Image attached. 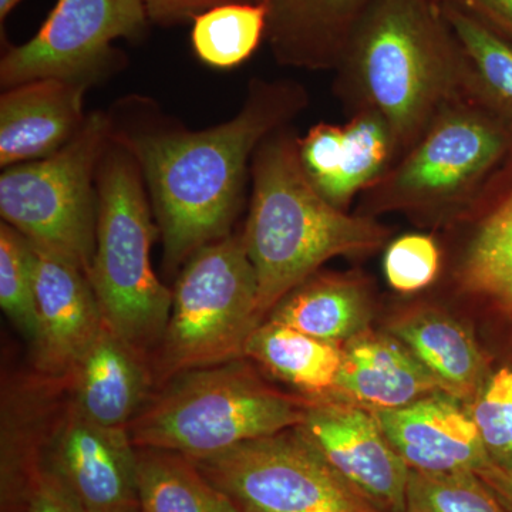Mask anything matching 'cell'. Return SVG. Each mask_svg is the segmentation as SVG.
Instances as JSON below:
<instances>
[{
    "mask_svg": "<svg viewBox=\"0 0 512 512\" xmlns=\"http://www.w3.org/2000/svg\"><path fill=\"white\" fill-rule=\"evenodd\" d=\"M138 495L144 512H241L190 458L137 448Z\"/></svg>",
    "mask_w": 512,
    "mask_h": 512,
    "instance_id": "obj_24",
    "label": "cell"
},
{
    "mask_svg": "<svg viewBox=\"0 0 512 512\" xmlns=\"http://www.w3.org/2000/svg\"><path fill=\"white\" fill-rule=\"evenodd\" d=\"M389 333L426 367L444 392L474 400L485 383V360L470 330L450 313L421 306L400 313Z\"/></svg>",
    "mask_w": 512,
    "mask_h": 512,
    "instance_id": "obj_21",
    "label": "cell"
},
{
    "mask_svg": "<svg viewBox=\"0 0 512 512\" xmlns=\"http://www.w3.org/2000/svg\"><path fill=\"white\" fill-rule=\"evenodd\" d=\"M244 357L299 390L305 399L316 400L332 396L343 346L265 319L249 338Z\"/></svg>",
    "mask_w": 512,
    "mask_h": 512,
    "instance_id": "obj_23",
    "label": "cell"
},
{
    "mask_svg": "<svg viewBox=\"0 0 512 512\" xmlns=\"http://www.w3.org/2000/svg\"><path fill=\"white\" fill-rule=\"evenodd\" d=\"M437 3L460 47L467 96L512 116V43L463 10Z\"/></svg>",
    "mask_w": 512,
    "mask_h": 512,
    "instance_id": "obj_25",
    "label": "cell"
},
{
    "mask_svg": "<svg viewBox=\"0 0 512 512\" xmlns=\"http://www.w3.org/2000/svg\"><path fill=\"white\" fill-rule=\"evenodd\" d=\"M477 474L483 478L484 483L490 487L498 501L504 505L505 510L512 512V470H505L491 464Z\"/></svg>",
    "mask_w": 512,
    "mask_h": 512,
    "instance_id": "obj_35",
    "label": "cell"
},
{
    "mask_svg": "<svg viewBox=\"0 0 512 512\" xmlns=\"http://www.w3.org/2000/svg\"><path fill=\"white\" fill-rule=\"evenodd\" d=\"M295 429L369 503L382 512H404L410 470L375 412L336 397L309 400Z\"/></svg>",
    "mask_w": 512,
    "mask_h": 512,
    "instance_id": "obj_11",
    "label": "cell"
},
{
    "mask_svg": "<svg viewBox=\"0 0 512 512\" xmlns=\"http://www.w3.org/2000/svg\"><path fill=\"white\" fill-rule=\"evenodd\" d=\"M191 461L241 512H382L296 429Z\"/></svg>",
    "mask_w": 512,
    "mask_h": 512,
    "instance_id": "obj_9",
    "label": "cell"
},
{
    "mask_svg": "<svg viewBox=\"0 0 512 512\" xmlns=\"http://www.w3.org/2000/svg\"><path fill=\"white\" fill-rule=\"evenodd\" d=\"M83 84L37 79L3 90L0 97V165L42 160L57 153L82 130Z\"/></svg>",
    "mask_w": 512,
    "mask_h": 512,
    "instance_id": "obj_18",
    "label": "cell"
},
{
    "mask_svg": "<svg viewBox=\"0 0 512 512\" xmlns=\"http://www.w3.org/2000/svg\"><path fill=\"white\" fill-rule=\"evenodd\" d=\"M303 173L333 207L346 211L397 161L389 126L375 111L357 110L348 123H320L298 141Z\"/></svg>",
    "mask_w": 512,
    "mask_h": 512,
    "instance_id": "obj_13",
    "label": "cell"
},
{
    "mask_svg": "<svg viewBox=\"0 0 512 512\" xmlns=\"http://www.w3.org/2000/svg\"><path fill=\"white\" fill-rule=\"evenodd\" d=\"M67 400L66 377L32 373L3 386L0 507L25 512L47 440Z\"/></svg>",
    "mask_w": 512,
    "mask_h": 512,
    "instance_id": "obj_16",
    "label": "cell"
},
{
    "mask_svg": "<svg viewBox=\"0 0 512 512\" xmlns=\"http://www.w3.org/2000/svg\"><path fill=\"white\" fill-rule=\"evenodd\" d=\"M306 103L299 84L254 80L237 116L207 130L171 123L154 103L138 97L107 111L111 140L137 161L143 174L168 272L232 234L256 148L288 126Z\"/></svg>",
    "mask_w": 512,
    "mask_h": 512,
    "instance_id": "obj_1",
    "label": "cell"
},
{
    "mask_svg": "<svg viewBox=\"0 0 512 512\" xmlns=\"http://www.w3.org/2000/svg\"><path fill=\"white\" fill-rule=\"evenodd\" d=\"M36 266V249L29 238L2 221L0 306L30 346L37 333Z\"/></svg>",
    "mask_w": 512,
    "mask_h": 512,
    "instance_id": "obj_28",
    "label": "cell"
},
{
    "mask_svg": "<svg viewBox=\"0 0 512 512\" xmlns=\"http://www.w3.org/2000/svg\"><path fill=\"white\" fill-rule=\"evenodd\" d=\"M387 284L400 293H414L436 281L441 251L436 239L426 234H406L394 239L383 259Z\"/></svg>",
    "mask_w": 512,
    "mask_h": 512,
    "instance_id": "obj_31",
    "label": "cell"
},
{
    "mask_svg": "<svg viewBox=\"0 0 512 512\" xmlns=\"http://www.w3.org/2000/svg\"><path fill=\"white\" fill-rule=\"evenodd\" d=\"M64 377L70 406L110 429H127L156 384L148 357L107 323Z\"/></svg>",
    "mask_w": 512,
    "mask_h": 512,
    "instance_id": "obj_17",
    "label": "cell"
},
{
    "mask_svg": "<svg viewBox=\"0 0 512 512\" xmlns=\"http://www.w3.org/2000/svg\"><path fill=\"white\" fill-rule=\"evenodd\" d=\"M291 127L262 140L252 158V197L244 239L258 281L259 313L336 256L376 251L389 231L373 217L349 215L329 204L309 183Z\"/></svg>",
    "mask_w": 512,
    "mask_h": 512,
    "instance_id": "obj_3",
    "label": "cell"
},
{
    "mask_svg": "<svg viewBox=\"0 0 512 512\" xmlns=\"http://www.w3.org/2000/svg\"><path fill=\"white\" fill-rule=\"evenodd\" d=\"M25 512H90L70 488L45 467L37 474Z\"/></svg>",
    "mask_w": 512,
    "mask_h": 512,
    "instance_id": "obj_32",
    "label": "cell"
},
{
    "mask_svg": "<svg viewBox=\"0 0 512 512\" xmlns=\"http://www.w3.org/2000/svg\"><path fill=\"white\" fill-rule=\"evenodd\" d=\"M43 467L90 512L140 507L137 447L127 429H110L86 419L69 399L47 440Z\"/></svg>",
    "mask_w": 512,
    "mask_h": 512,
    "instance_id": "obj_12",
    "label": "cell"
},
{
    "mask_svg": "<svg viewBox=\"0 0 512 512\" xmlns=\"http://www.w3.org/2000/svg\"><path fill=\"white\" fill-rule=\"evenodd\" d=\"M126 512H144V511H143V508H141V505H140V507L133 508V510H128Z\"/></svg>",
    "mask_w": 512,
    "mask_h": 512,
    "instance_id": "obj_37",
    "label": "cell"
},
{
    "mask_svg": "<svg viewBox=\"0 0 512 512\" xmlns=\"http://www.w3.org/2000/svg\"><path fill=\"white\" fill-rule=\"evenodd\" d=\"M262 322L258 281L242 234L205 245L185 262L175 282L170 318L151 360L156 384L242 359Z\"/></svg>",
    "mask_w": 512,
    "mask_h": 512,
    "instance_id": "obj_6",
    "label": "cell"
},
{
    "mask_svg": "<svg viewBox=\"0 0 512 512\" xmlns=\"http://www.w3.org/2000/svg\"><path fill=\"white\" fill-rule=\"evenodd\" d=\"M150 22L160 26L180 25L205 10L235 0H143ZM252 2V0H251Z\"/></svg>",
    "mask_w": 512,
    "mask_h": 512,
    "instance_id": "obj_34",
    "label": "cell"
},
{
    "mask_svg": "<svg viewBox=\"0 0 512 512\" xmlns=\"http://www.w3.org/2000/svg\"><path fill=\"white\" fill-rule=\"evenodd\" d=\"M404 512H508L476 471H409Z\"/></svg>",
    "mask_w": 512,
    "mask_h": 512,
    "instance_id": "obj_29",
    "label": "cell"
},
{
    "mask_svg": "<svg viewBox=\"0 0 512 512\" xmlns=\"http://www.w3.org/2000/svg\"><path fill=\"white\" fill-rule=\"evenodd\" d=\"M458 274L464 288L512 309V198L477 229Z\"/></svg>",
    "mask_w": 512,
    "mask_h": 512,
    "instance_id": "obj_27",
    "label": "cell"
},
{
    "mask_svg": "<svg viewBox=\"0 0 512 512\" xmlns=\"http://www.w3.org/2000/svg\"><path fill=\"white\" fill-rule=\"evenodd\" d=\"M96 248L89 279L104 320L134 349L150 357L170 318L173 289L151 265L157 234L137 161L110 138L97 170Z\"/></svg>",
    "mask_w": 512,
    "mask_h": 512,
    "instance_id": "obj_5",
    "label": "cell"
},
{
    "mask_svg": "<svg viewBox=\"0 0 512 512\" xmlns=\"http://www.w3.org/2000/svg\"><path fill=\"white\" fill-rule=\"evenodd\" d=\"M308 403L269 386L242 357L171 377L127 431L137 448L198 460L295 429Z\"/></svg>",
    "mask_w": 512,
    "mask_h": 512,
    "instance_id": "obj_4",
    "label": "cell"
},
{
    "mask_svg": "<svg viewBox=\"0 0 512 512\" xmlns=\"http://www.w3.org/2000/svg\"><path fill=\"white\" fill-rule=\"evenodd\" d=\"M148 19L143 0H57L35 36L9 46L0 60L2 89L37 79L90 86L119 69L117 39H140Z\"/></svg>",
    "mask_w": 512,
    "mask_h": 512,
    "instance_id": "obj_10",
    "label": "cell"
},
{
    "mask_svg": "<svg viewBox=\"0 0 512 512\" xmlns=\"http://www.w3.org/2000/svg\"><path fill=\"white\" fill-rule=\"evenodd\" d=\"M504 131L470 97L451 101L423 136L366 190L362 214L404 211L429 220L466 212L485 177L504 156Z\"/></svg>",
    "mask_w": 512,
    "mask_h": 512,
    "instance_id": "obj_8",
    "label": "cell"
},
{
    "mask_svg": "<svg viewBox=\"0 0 512 512\" xmlns=\"http://www.w3.org/2000/svg\"><path fill=\"white\" fill-rule=\"evenodd\" d=\"M372 318V296L362 279L316 272L286 293L266 319L345 345L367 332Z\"/></svg>",
    "mask_w": 512,
    "mask_h": 512,
    "instance_id": "obj_22",
    "label": "cell"
},
{
    "mask_svg": "<svg viewBox=\"0 0 512 512\" xmlns=\"http://www.w3.org/2000/svg\"><path fill=\"white\" fill-rule=\"evenodd\" d=\"M463 10L512 42V0H437Z\"/></svg>",
    "mask_w": 512,
    "mask_h": 512,
    "instance_id": "obj_33",
    "label": "cell"
},
{
    "mask_svg": "<svg viewBox=\"0 0 512 512\" xmlns=\"http://www.w3.org/2000/svg\"><path fill=\"white\" fill-rule=\"evenodd\" d=\"M264 2L235 0L205 10L192 20L195 56L214 69H234L247 62L266 37Z\"/></svg>",
    "mask_w": 512,
    "mask_h": 512,
    "instance_id": "obj_26",
    "label": "cell"
},
{
    "mask_svg": "<svg viewBox=\"0 0 512 512\" xmlns=\"http://www.w3.org/2000/svg\"><path fill=\"white\" fill-rule=\"evenodd\" d=\"M109 143V113L93 111L57 153L0 175L2 221L87 275L96 248L97 170Z\"/></svg>",
    "mask_w": 512,
    "mask_h": 512,
    "instance_id": "obj_7",
    "label": "cell"
},
{
    "mask_svg": "<svg viewBox=\"0 0 512 512\" xmlns=\"http://www.w3.org/2000/svg\"><path fill=\"white\" fill-rule=\"evenodd\" d=\"M342 346V369L330 397L379 412L444 392L429 370L389 332L369 329Z\"/></svg>",
    "mask_w": 512,
    "mask_h": 512,
    "instance_id": "obj_19",
    "label": "cell"
},
{
    "mask_svg": "<svg viewBox=\"0 0 512 512\" xmlns=\"http://www.w3.org/2000/svg\"><path fill=\"white\" fill-rule=\"evenodd\" d=\"M336 70L356 109L389 126L397 160L447 104L468 97L460 47L437 0H375Z\"/></svg>",
    "mask_w": 512,
    "mask_h": 512,
    "instance_id": "obj_2",
    "label": "cell"
},
{
    "mask_svg": "<svg viewBox=\"0 0 512 512\" xmlns=\"http://www.w3.org/2000/svg\"><path fill=\"white\" fill-rule=\"evenodd\" d=\"M275 59L308 70L338 69L353 33L375 0H259Z\"/></svg>",
    "mask_w": 512,
    "mask_h": 512,
    "instance_id": "obj_20",
    "label": "cell"
},
{
    "mask_svg": "<svg viewBox=\"0 0 512 512\" xmlns=\"http://www.w3.org/2000/svg\"><path fill=\"white\" fill-rule=\"evenodd\" d=\"M252 2H259V0H252Z\"/></svg>",
    "mask_w": 512,
    "mask_h": 512,
    "instance_id": "obj_38",
    "label": "cell"
},
{
    "mask_svg": "<svg viewBox=\"0 0 512 512\" xmlns=\"http://www.w3.org/2000/svg\"><path fill=\"white\" fill-rule=\"evenodd\" d=\"M19 2L20 0H0V20H2V23L5 22L9 13L12 12V9L15 8Z\"/></svg>",
    "mask_w": 512,
    "mask_h": 512,
    "instance_id": "obj_36",
    "label": "cell"
},
{
    "mask_svg": "<svg viewBox=\"0 0 512 512\" xmlns=\"http://www.w3.org/2000/svg\"><path fill=\"white\" fill-rule=\"evenodd\" d=\"M375 414L384 436L409 470L478 473L493 464L470 409L456 396L437 392Z\"/></svg>",
    "mask_w": 512,
    "mask_h": 512,
    "instance_id": "obj_15",
    "label": "cell"
},
{
    "mask_svg": "<svg viewBox=\"0 0 512 512\" xmlns=\"http://www.w3.org/2000/svg\"><path fill=\"white\" fill-rule=\"evenodd\" d=\"M35 372L64 377L103 328V312L89 275L73 262L36 247Z\"/></svg>",
    "mask_w": 512,
    "mask_h": 512,
    "instance_id": "obj_14",
    "label": "cell"
},
{
    "mask_svg": "<svg viewBox=\"0 0 512 512\" xmlns=\"http://www.w3.org/2000/svg\"><path fill=\"white\" fill-rule=\"evenodd\" d=\"M470 413L493 464L512 470V369L498 370L483 384Z\"/></svg>",
    "mask_w": 512,
    "mask_h": 512,
    "instance_id": "obj_30",
    "label": "cell"
}]
</instances>
